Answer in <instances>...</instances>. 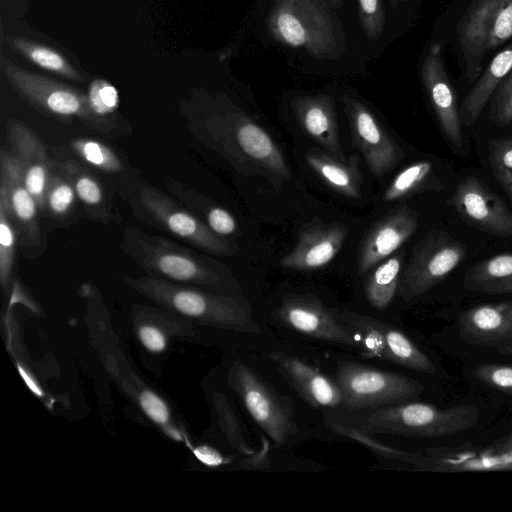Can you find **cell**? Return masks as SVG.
Returning <instances> with one entry per match:
<instances>
[{"instance_id":"12","label":"cell","mask_w":512,"mask_h":512,"mask_svg":"<svg viewBox=\"0 0 512 512\" xmlns=\"http://www.w3.org/2000/svg\"><path fill=\"white\" fill-rule=\"evenodd\" d=\"M0 186L7 194L22 255L31 260L41 256L47 242L40 224V209L24 183L14 154L5 146L0 151Z\"/></svg>"},{"instance_id":"20","label":"cell","mask_w":512,"mask_h":512,"mask_svg":"<svg viewBox=\"0 0 512 512\" xmlns=\"http://www.w3.org/2000/svg\"><path fill=\"white\" fill-rule=\"evenodd\" d=\"M347 236L348 230L342 224H309L300 230L295 247L281 258L280 264L292 270L320 269L339 253Z\"/></svg>"},{"instance_id":"30","label":"cell","mask_w":512,"mask_h":512,"mask_svg":"<svg viewBox=\"0 0 512 512\" xmlns=\"http://www.w3.org/2000/svg\"><path fill=\"white\" fill-rule=\"evenodd\" d=\"M72 153L82 162L106 174L127 171L122 158L107 144L91 138H75L69 142Z\"/></svg>"},{"instance_id":"32","label":"cell","mask_w":512,"mask_h":512,"mask_svg":"<svg viewBox=\"0 0 512 512\" xmlns=\"http://www.w3.org/2000/svg\"><path fill=\"white\" fill-rule=\"evenodd\" d=\"M77 200L71 181L54 168L45 195L43 213L54 220H68L75 211Z\"/></svg>"},{"instance_id":"27","label":"cell","mask_w":512,"mask_h":512,"mask_svg":"<svg viewBox=\"0 0 512 512\" xmlns=\"http://www.w3.org/2000/svg\"><path fill=\"white\" fill-rule=\"evenodd\" d=\"M466 289L487 294H512V253L497 254L470 267Z\"/></svg>"},{"instance_id":"13","label":"cell","mask_w":512,"mask_h":512,"mask_svg":"<svg viewBox=\"0 0 512 512\" xmlns=\"http://www.w3.org/2000/svg\"><path fill=\"white\" fill-rule=\"evenodd\" d=\"M276 318L288 327L313 338L353 348L360 341L339 317L311 294H290L275 309Z\"/></svg>"},{"instance_id":"38","label":"cell","mask_w":512,"mask_h":512,"mask_svg":"<svg viewBox=\"0 0 512 512\" xmlns=\"http://www.w3.org/2000/svg\"><path fill=\"white\" fill-rule=\"evenodd\" d=\"M225 399L220 398L218 400V411L219 415L222 418L223 428L229 437L231 444L237 449L240 453L250 456L254 453L252 447L246 442L242 429L239 425V422L233 413L232 409L229 405H227L224 401Z\"/></svg>"},{"instance_id":"16","label":"cell","mask_w":512,"mask_h":512,"mask_svg":"<svg viewBox=\"0 0 512 512\" xmlns=\"http://www.w3.org/2000/svg\"><path fill=\"white\" fill-rule=\"evenodd\" d=\"M421 77L444 137L452 147L463 149L460 109L444 67L441 44L434 43L429 47L421 64Z\"/></svg>"},{"instance_id":"7","label":"cell","mask_w":512,"mask_h":512,"mask_svg":"<svg viewBox=\"0 0 512 512\" xmlns=\"http://www.w3.org/2000/svg\"><path fill=\"white\" fill-rule=\"evenodd\" d=\"M479 417V409L472 404L439 408L427 403L411 402L375 410L368 416L366 428L371 433L444 437L472 428Z\"/></svg>"},{"instance_id":"14","label":"cell","mask_w":512,"mask_h":512,"mask_svg":"<svg viewBox=\"0 0 512 512\" xmlns=\"http://www.w3.org/2000/svg\"><path fill=\"white\" fill-rule=\"evenodd\" d=\"M337 313L353 332L364 337L365 344H369V348L378 356L418 372L436 373L433 361L395 327L356 312Z\"/></svg>"},{"instance_id":"46","label":"cell","mask_w":512,"mask_h":512,"mask_svg":"<svg viewBox=\"0 0 512 512\" xmlns=\"http://www.w3.org/2000/svg\"><path fill=\"white\" fill-rule=\"evenodd\" d=\"M499 354L512 355V342L496 348Z\"/></svg>"},{"instance_id":"42","label":"cell","mask_w":512,"mask_h":512,"mask_svg":"<svg viewBox=\"0 0 512 512\" xmlns=\"http://www.w3.org/2000/svg\"><path fill=\"white\" fill-rule=\"evenodd\" d=\"M138 335L142 344L152 352H161L166 347L165 335L155 326L144 325L139 331Z\"/></svg>"},{"instance_id":"24","label":"cell","mask_w":512,"mask_h":512,"mask_svg":"<svg viewBox=\"0 0 512 512\" xmlns=\"http://www.w3.org/2000/svg\"><path fill=\"white\" fill-rule=\"evenodd\" d=\"M52 165L71 181L77 199L90 219L103 224L115 219L105 188L86 165L75 158H52Z\"/></svg>"},{"instance_id":"41","label":"cell","mask_w":512,"mask_h":512,"mask_svg":"<svg viewBox=\"0 0 512 512\" xmlns=\"http://www.w3.org/2000/svg\"><path fill=\"white\" fill-rule=\"evenodd\" d=\"M489 159L512 172V135L492 139L488 143Z\"/></svg>"},{"instance_id":"40","label":"cell","mask_w":512,"mask_h":512,"mask_svg":"<svg viewBox=\"0 0 512 512\" xmlns=\"http://www.w3.org/2000/svg\"><path fill=\"white\" fill-rule=\"evenodd\" d=\"M139 403L144 412L156 423L169 424V411L166 404L156 394L149 390L139 396Z\"/></svg>"},{"instance_id":"5","label":"cell","mask_w":512,"mask_h":512,"mask_svg":"<svg viewBox=\"0 0 512 512\" xmlns=\"http://www.w3.org/2000/svg\"><path fill=\"white\" fill-rule=\"evenodd\" d=\"M267 29L277 41L318 59H337L345 50L344 33L321 0H274Z\"/></svg>"},{"instance_id":"9","label":"cell","mask_w":512,"mask_h":512,"mask_svg":"<svg viewBox=\"0 0 512 512\" xmlns=\"http://www.w3.org/2000/svg\"><path fill=\"white\" fill-rule=\"evenodd\" d=\"M459 44L470 82L487 51L512 38V0H475L458 25Z\"/></svg>"},{"instance_id":"21","label":"cell","mask_w":512,"mask_h":512,"mask_svg":"<svg viewBox=\"0 0 512 512\" xmlns=\"http://www.w3.org/2000/svg\"><path fill=\"white\" fill-rule=\"evenodd\" d=\"M461 338L473 345L499 347L512 342V300L481 304L458 316Z\"/></svg>"},{"instance_id":"39","label":"cell","mask_w":512,"mask_h":512,"mask_svg":"<svg viewBox=\"0 0 512 512\" xmlns=\"http://www.w3.org/2000/svg\"><path fill=\"white\" fill-rule=\"evenodd\" d=\"M88 96L94 108L103 115H116L114 110L118 106V93L116 89L105 80H95L89 89Z\"/></svg>"},{"instance_id":"34","label":"cell","mask_w":512,"mask_h":512,"mask_svg":"<svg viewBox=\"0 0 512 512\" xmlns=\"http://www.w3.org/2000/svg\"><path fill=\"white\" fill-rule=\"evenodd\" d=\"M333 427L338 433L349 436L352 439H355L358 442L365 444L366 446L370 447L375 452L379 453L380 455H382L384 457H388L391 459L400 460V461H404V462H408V463L416 464V465L423 464L422 457L420 455L408 453L405 451L394 449L392 447L385 446L384 444L375 441L369 435L365 434L364 432H362L360 430L348 428V427L341 426V425H334Z\"/></svg>"},{"instance_id":"26","label":"cell","mask_w":512,"mask_h":512,"mask_svg":"<svg viewBox=\"0 0 512 512\" xmlns=\"http://www.w3.org/2000/svg\"><path fill=\"white\" fill-rule=\"evenodd\" d=\"M511 70L512 42L492 59L464 99L460 108L464 125L470 126L477 121L493 92Z\"/></svg>"},{"instance_id":"25","label":"cell","mask_w":512,"mask_h":512,"mask_svg":"<svg viewBox=\"0 0 512 512\" xmlns=\"http://www.w3.org/2000/svg\"><path fill=\"white\" fill-rule=\"evenodd\" d=\"M305 160L332 190L348 198H361L362 174L357 155L340 159L321 152H309L305 154Z\"/></svg>"},{"instance_id":"44","label":"cell","mask_w":512,"mask_h":512,"mask_svg":"<svg viewBox=\"0 0 512 512\" xmlns=\"http://www.w3.org/2000/svg\"><path fill=\"white\" fill-rule=\"evenodd\" d=\"M491 169L493 172V175L497 179V181L500 183V185L503 187V189L510 195L512 198V172L504 168L503 166L491 163Z\"/></svg>"},{"instance_id":"8","label":"cell","mask_w":512,"mask_h":512,"mask_svg":"<svg viewBox=\"0 0 512 512\" xmlns=\"http://www.w3.org/2000/svg\"><path fill=\"white\" fill-rule=\"evenodd\" d=\"M336 380L342 391V406L350 409L400 403L424 390L420 382L405 375L351 361L338 364Z\"/></svg>"},{"instance_id":"28","label":"cell","mask_w":512,"mask_h":512,"mask_svg":"<svg viewBox=\"0 0 512 512\" xmlns=\"http://www.w3.org/2000/svg\"><path fill=\"white\" fill-rule=\"evenodd\" d=\"M6 41L14 51L34 65L72 81H83L80 72L56 50L18 36H9Z\"/></svg>"},{"instance_id":"15","label":"cell","mask_w":512,"mask_h":512,"mask_svg":"<svg viewBox=\"0 0 512 512\" xmlns=\"http://www.w3.org/2000/svg\"><path fill=\"white\" fill-rule=\"evenodd\" d=\"M342 101L353 142L370 172L377 177L385 175L400 163L402 150L364 104L347 95Z\"/></svg>"},{"instance_id":"6","label":"cell","mask_w":512,"mask_h":512,"mask_svg":"<svg viewBox=\"0 0 512 512\" xmlns=\"http://www.w3.org/2000/svg\"><path fill=\"white\" fill-rule=\"evenodd\" d=\"M187 123L190 133L198 141L219 153L231 157L233 149L236 148L264 171L282 180L291 178L279 147L261 126L247 116H208L200 121L188 118Z\"/></svg>"},{"instance_id":"31","label":"cell","mask_w":512,"mask_h":512,"mask_svg":"<svg viewBox=\"0 0 512 512\" xmlns=\"http://www.w3.org/2000/svg\"><path fill=\"white\" fill-rule=\"evenodd\" d=\"M18 246V232L7 194L0 186V283L4 291L8 290L11 283Z\"/></svg>"},{"instance_id":"22","label":"cell","mask_w":512,"mask_h":512,"mask_svg":"<svg viewBox=\"0 0 512 512\" xmlns=\"http://www.w3.org/2000/svg\"><path fill=\"white\" fill-rule=\"evenodd\" d=\"M270 358L291 387L311 406L335 407L342 405V391L337 383L302 360L281 351Z\"/></svg>"},{"instance_id":"29","label":"cell","mask_w":512,"mask_h":512,"mask_svg":"<svg viewBox=\"0 0 512 512\" xmlns=\"http://www.w3.org/2000/svg\"><path fill=\"white\" fill-rule=\"evenodd\" d=\"M402 257L386 258L372 271L365 282V295L375 309L386 308L394 298L399 285Z\"/></svg>"},{"instance_id":"48","label":"cell","mask_w":512,"mask_h":512,"mask_svg":"<svg viewBox=\"0 0 512 512\" xmlns=\"http://www.w3.org/2000/svg\"><path fill=\"white\" fill-rule=\"evenodd\" d=\"M335 7H341L343 5V0H329Z\"/></svg>"},{"instance_id":"18","label":"cell","mask_w":512,"mask_h":512,"mask_svg":"<svg viewBox=\"0 0 512 512\" xmlns=\"http://www.w3.org/2000/svg\"><path fill=\"white\" fill-rule=\"evenodd\" d=\"M6 134L24 183L43 213L46 191L54 170L52 157L40 137L23 121L10 119L6 124Z\"/></svg>"},{"instance_id":"1","label":"cell","mask_w":512,"mask_h":512,"mask_svg":"<svg viewBox=\"0 0 512 512\" xmlns=\"http://www.w3.org/2000/svg\"><path fill=\"white\" fill-rule=\"evenodd\" d=\"M0 69L9 85L26 102L64 123L79 122L108 139H120L132 129L119 115H103L92 105L88 94L15 65L1 55Z\"/></svg>"},{"instance_id":"43","label":"cell","mask_w":512,"mask_h":512,"mask_svg":"<svg viewBox=\"0 0 512 512\" xmlns=\"http://www.w3.org/2000/svg\"><path fill=\"white\" fill-rule=\"evenodd\" d=\"M196 458L205 465L215 467L225 463L223 456L209 446H199L193 450Z\"/></svg>"},{"instance_id":"37","label":"cell","mask_w":512,"mask_h":512,"mask_svg":"<svg viewBox=\"0 0 512 512\" xmlns=\"http://www.w3.org/2000/svg\"><path fill=\"white\" fill-rule=\"evenodd\" d=\"M491 104V118L500 125L512 123V70L497 87Z\"/></svg>"},{"instance_id":"19","label":"cell","mask_w":512,"mask_h":512,"mask_svg":"<svg viewBox=\"0 0 512 512\" xmlns=\"http://www.w3.org/2000/svg\"><path fill=\"white\" fill-rule=\"evenodd\" d=\"M417 228V213L403 205L376 222L361 244L358 255L359 272L364 274L388 258Z\"/></svg>"},{"instance_id":"17","label":"cell","mask_w":512,"mask_h":512,"mask_svg":"<svg viewBox=\"0 0 512 512\" xmlns=\"http://www.w3.org/2000/svg\"><path fill=\"white\" fill-rule=\"evenodd\" d=\"M452 202L465 221L485 232L512 237V213L478 178L462 179L456 186Z\"/></svg>"},{"instance_id":"4","label":"cell","mask_w":512,"mask_h":512,"mask_svg":"<svg viewBox=\"0 0 512 512\" xmlns=\"http://www.w3.org/2000/svg\"><path fill=\"white\" fill-rule=\"evenodd\" d=\"M124 283L166 310L203 323L239 332H261L259 325L237 300L149 275L124 276Z\"/></svg>"},{"instance_id":"2","label":"cell","mask_w":512,"mask_h":512,"mask_svg":"<svg viewBox=\"0 0 512 512\" xmlns=\"http://www.w3.org/2000/svg\"><path fill=\"white\" fill-rule=\"evenodd\" d=\"M118 193L141 223L215 256L236 253L235 246L226 237L216 234L173 196L146 181L127 178Z\"/></svg>"},{"instance_id":"36","label":"cell","mask_w":512,"mask_h":512,"mask_svg":"<svg viewBox=\"0 0 512 512\" xmlns=\"http://www.w3.org/2000/svg\"><path fill=\"white\" fill-rule=\"evenodd\" d=\"M471 373L486 385L512 395V365L480 364Z\"/></svg>"},{"instance_id":"10","label":"cell","mask_w":512,"mask_h":512,"mask_svg":"<svg viewBox=\"0 0 512 512\" xmlns=\"http://www.w3.org/2000/svg\"><path fill=\"white\" fill-rule=\"evenodd\" d=\"M467 247L450 234L433 229L415 247L398 285L404 301L416 298L447 277L466 257Z\"/></svg>"},{"instance_id":"47","label":"cell","mask_w":512,"mask_h":512,"mask_svg":"<svg viewBox=\"0 0 512 512\" xmlns=\"http://www.w3.org/2000/svg\"><path fill=\"white\" fill-rule=\"evenodd\" d=\"M408 0H390L391 6L393 8L397 7L401 3H406Z\"/></svg>"},{"instance_id":"45","label":"cell","mask_w":512,"mask_h":512,"mask_svg":"<svg viewBox=\"0 0 512 512\" xmlns=\"http://www.w3.org/2000/svg\"><path fill=\"white\" fill-rule=\"evenodd\" d=\"M19 367V372L20 374L22 375V378L24 379V381L27 383V385L29 386V388L35 393L37 394L38 396H42L43 393L41 391V389L38 387V385H36V383L33 381L32 377L29 376L27 374V372L25 370H23V368L21 366H18Z\"/></svg>"},{"instance_id":"23","label":"cell","mask_w":512,"mask_h":512,"mask_svg":"<svg viewBox=\"0 0 512 512\" xmlns=\"http://www.w3.org/2000/svg\"><path fill=\"white\" fill-rule=\"evenodd\" d=\"M291 105L302 129L331 155L346 159L334 99L326 94L295 96Z\"/></svg>"},{"instance_id":"33","label":"cell","mask_w":512,"mask_h":512,"mask_svg":"<svg viewBox=\"0 0 512 512\" xmlns=\"http://www.w3.org/2000/svg\"><path fill=\"white\" fill-rule=\"evenodd\" d=\"M430 161H418L400 171L383 194L385 202L396 201L415 193L432 175Z\"/></svg>"},{"instance_id":"35","label":"cell","mask_w":512,"mask_h":512,"mask_svg":"<svg viewBox=\"0 0 512 512\" xmlns=\"http://www.w3.org/2000/svg\"><path fill=\"white\" fill-rule=\"evenodd\" d=\"M362 30L369 40H377L384 31L385 13L382 0H358Z\"/></svg>"},{"instance_id":"11","label":"cell","mask_w":512,"mask_h":512,"mask_svg":"<svg viewBox=\"0 0 512 512\" xmlns=\"http://www.w3.org/2000/svg\"><path fill=\"white\" fill-rule=\"evenodd\" d=\"M228 378L251 417L276 445L285 444L297 432L291 409L251 367L236 361Z\"/></svg>"},{"instance_id":"3","label":"cell","mask_w":512,"mask_h":512,"mask_svg":"<svg viewBox=\"0 0 512 512\" xmlns=\"http://www.w3.org/2000/svg\"><path fill=\"white\" fill-rule=\"evenodd\" d=\"M120 248L146 275L200 288L223 285L224 272L216 261L170 238L128 226Z\"/></svg>"}]
</instances>
